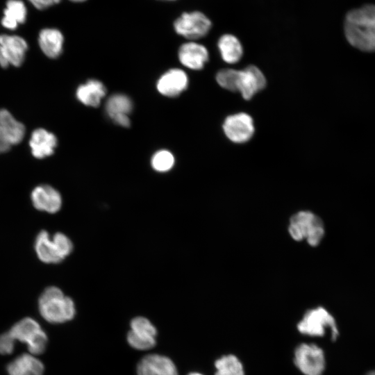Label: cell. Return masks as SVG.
Returning <instances> with one entry per match:
<instances>
[{
    "label": "cell",
    "instance_id": "obj_1",
    "mask_svg": "<svg viewBox=\"0 0 375 375\" xmlns=\"http://www.w3.org/2000/svg\"><path fill=\"white\" fill-rule=\"evenodd\" d=\"M344 34L353 47L363 51H375V6L366 5L348 12Z\"/></svg>",
    "mask_w": 375,
    "mask_h": 375
},
{
    "label": "cell",
    "instance_id": "obj_2",
    "mask_svg": "<svg viewBox=\"0 0 375 375\" xmlns=\"http://www.w3.org/2000/svg\"><path fill=\"white\" fill-rule=\"evenodd\" d=\"M38 306L42 317L52 324L69 321L76 313L73 300L65 296L56 286L48 287L44 290L39 298Z\"/></svg>",
    "mask_w": 375,
    "mask_h": 375
},
{
    "label": "cell",
    "instance_id": "obj_3",
    "mask_svg": "<svg viewBox=\"0 0 375 375\" xmlns=\"http://www.w3.org/2000/svg\"><path fill=\"white\" fill-rule=\"evenodd\" d=\"M288 233L295 241L306 240L310 247H317L324 236L325 229L322 220L317 215L309 210H301L291 216Z\"/></svg>",
    "mask_w": 375,
    "mask_h": 375
},
{
    "label": "cell",
    "instance_id": "obj_4",
    "mask_svg": "<svg viewBox=\"0 0 375 375\" xmlns=\"http://www.w3.org/2000/svg\"><path fill=\"white\" fill-rule=\"evenodd\" d=\"M5 333L14 345L16 340L26 344L29 353L34 356L42 353L47 347V336L38 322L32 318L19 320Z\"/></svg>",
    "mask_w": 375,
    "mask_h": 375
},
{
    "label": "cell",
    "instance_id": "obj_5",
    "mask_svg": "<svg viewBox=\"0 0 375 375\" xmlns=\"http://www.w3.org/2000/svg\"><path fill=\"white\" fill-rule=\"evenodd\" d=\"M297 327L301 334L313 337H322L328 329L331 331L333 341L335 340L339 335L333 316L323 307L307 310Z\"/></svg>",
    "mask_w": 375,
    "mask_h": 375
},
{
    "label": "cell",
    "instance_id": "obj_6",
    "mask_svg": "<svg viewBox=\"0 0 375 375\" xmlns=\"http://www.w3.org/2000/svg\"><path fill=\"white\" fill-rule=\"evenodd\" d=\"M176 35L194 41L205 37L212 28L210 19L199 10L184 11L172 23Z\"/></svg>",
    "mask_w": 375,
    "mask_h": 375
},
{
    "label": "cell",
    "instance_id": "obj_7",
    "mask_svg": "<svg viewBox=\"0 0 375 375\" xmlns=\"http://www.w3.org/2000/svg\"><path fill=\"white\" fill-rule=\"evenodd\" d=\"M294 362L304 375H322L326 366L324 353L315 344L301 343L294 350Z\"/></svg>",
    "mask_w": 375,
    "mask_h": 375
},
{
    "label": "cell",
    "instance_id": "obj_8",
    "mask_svg": "<svg viewBox=\"0 0 375 375\" xmlns=\"http://www.w3.org/2000/svg\"><path fill=\"white\" fill-rule=\"evenodd\" d=\"M28 46L22 36L11 34L0 35V66L19 67L24 62Z\"/></svg>",
    "mask_w": 375,
    "mask_h": 375
},
{
    "label": "cell",
    "instance_id": "obj_9",
    "mask_svg": "<svg viewBox=\"0 0 375 375\" xmlns=\"http://www.w3.org/2000/svg\"><path fill=\"white\" fill-rule=\"evenodd\" d=\"M222 128L226 138L237 144L248 142L255 132L253 120L246 112H238L227 116Z\"/></svg>",
    "mask_w": 375,
    "mask_h": 375
},
{
    "label": "cell",
    "instance_id": "obj_10",
    "mask_svg": "<svg viewBox=\"0 0 375 375\" xmlns=\"http://www.w3.org/2000/svg\"><path fill=\"white\" fill-rule=\"evenodd\" d=\"M127 334V342L133 349L148 350L156 344L157 330L151 322L144 317L133 318Z\"/></svg>",
    "mask_w": 375,
    "mask_h": 375
},
{
    "label": "cell",
    "instance_id": "obj_11",
    "mask_svg": "<svg viewBox=\"0 0 375 375\" xmlns=\"http://www.w3.org/2000/svg\"><path fill=\"white\" fill-rule=\"evenodd\" d=\"M266 78L262 71L254 65L238 70L236 89L243 99H251L266 86Z\"/></svg>",
    "mask_w": 375,
    "mask_h": 375
},
{
    "label": "cell",
    "instance_id": "obj_12",
    "mask_svg": "<svg viewBox=\"0 0 375 375\" xmlns=\"http://www.w3.org/2000/svg\"><path fill=\"white\" fill-rule=\"evenodd\" d=\"M189 78L181 69L172 68L162 74L158 79L156 89L162 96L176 97L188 87Z\"/></svg>",
    "mask_w": 375,
    "mask_h": 375
},
{
    "label": "cell",
    "instance_id": "obj_13",
    "mask_svg": "<svg viewBox=\"0 0 375 375\" xmlns=\"http://www.w3.org/2000/svg\"><path fill=\"white\" fill-rule=\"evenodd\" d=\"M133 108V103L131 99L121 93L111 95L105 104L108 117L117 125L126 128L131 125L129 115Z\"/></svg>",
    "mask_w": 375,
    "mask_h": 375
},
{
    "label": "cell",
    "instance_id": "obj_14",
    "mask_svg": "<svg viewBox=\"0 0 375 375\" xmlns=\"http://www.w3.org/2000/svg\"><path fill=\"white\" fill-rule=\"evenodd\" d=\"M178 58L180 62L186 68L200 70L208 61L209 52L204 45L195 41H188L179 47Z\"/></svg>",
    "mask_w": 375,
    "mask_h": 375
},
{
    "label": "cell",
    "instance_id": "obj_15",
    "mask_svg": "<svg viewBox=\"0 0 375 375\" xmlns=\"http://www.w3.org/2000/svg\"><path fill=\"white\" fill-rule=\"evenodd\" d=\"M137 375H178L176 365L168 357L160 354H149L137 365Z\"/></svg>",
    "mask_w": 375,
    "mask_h": 375
},
{
    "label": "cell",
    "instance_id": "obj_16",
    "mask_svg": "<svg viewBox=\"0 0 375 375\" xmlns=\"http://www.w3.org/2000/svg\"><path fill=\"white\" fill-rule=\"evenodd\" d=\"M31 199L35 208L48 213H56L62 206L61 194L49 185L36 186L31 192Z\"/></svg>",
    "mask_w": 375,
    "mask_h": 375
},
{
    "label": "cell",
    "instance_id": "obj_17",
    "mask_svg": "<svg viewBox=\"0 0 375 375\" xmlns=\"http://www.w3.org/2000/svg\"><path fill=\"white\" fill-rule=\"evenodd\" d=\"M31 154L38 159L51 156L58 144L56 136L43 128L33 130L29 139Z\"/></svg>",
    "mask_w": 375,
    "mask_h": 375
},
{
    "label": "cell",
    "instance_id": "obj_18",
    "mask_svg": "<svg viewBox=\"0 0 375 375\" xmlns=\"http://www.w3.org/2000/svg\"><path fill=\"white\" fill-rule=\"evenodd\" d=\"M26 133L24 125L8 110L0 109V135L10 147L20 143Z\"/></svg>",
    "mask_w": 375,
    "mask_h": 375
},
{
    "label": "cell",
    "instance_id": "obj_19",
    "mask_svg": "<svg viewBox=\"0 0 375 375\" xmlns=\"http://www.w3.org/2000/svg\"><path fill=\"white\" fill-rule=\"evenodd\" d=\"M38 42L42 53L49 58L56 59L62 53L64 35L56 28H42L38 34Z\"/></svg>",
    "mask_w": 375,
    "mask_h": 375
},
{
    "label": "cell",
    "instance_id": "obj_20",
    "mask_svg": "<svg viewBox=\"0 0 375 375\" xmlns=\"http://www.w3.org/2000/svg\"><path fill=\"white\" fill-rule=\"evenodd\" d=\"M106 94L103 83L97 79H90L80 85L76 90V97L86 106L97 107Z\"/></svg>",
    "mask_w": 375,
    "mask_h": 375
},
{
    "label": "cell",
    "instance_id": "obj_21",
    "mask_svg": "<svg viewBox=\"0 0 375 375\" xmlns=\"http://www.w3.org/2000/svg\"><path fill=\"white\" fill-rule=\"evenodd\" d=\"M8 375H43V363L31 353H23L7 365Z\"/></svg>",
    "mask_w": 375,
    "mask_h": 375
},
{
    "label": "cell",
    "instance_id": "obj_22",
    "mask_svg": "<svg viewBox=\"0 0 375 375\" xmlns=\"http://www.w3.org/2000/svg\"><path fill=\"white\" fill-rule=\"evenodd\" d=\"M27 15V7L22 0H8L3 11L1 24L8 30H16L19 25L25 23Z\"/></svg>",
    "mask_w": 375,
    "mask_h": 375
},
{
    "label": "cell",
    "instance_id": "obj_23",
    "mask_svg": "<svg viewBox=\"0 0 375 375\" xmlns=\"http://www.w3.org/2000/svg\"><path fill=\"white\" fill-rule=\"evenodd\" d=\"M217 47L222 60L228 64L239 62L243 55V47L239 39L232 34L222 35L218 40Z\"/></svg>",
    "mask_w": 375,
    "mask_h": 375
},
{
    "label": "cell",
    "instance_id": "obj_24",
    "mask_svg": "<svg viewBox=\"0 0 375 375\" xmlns=\"http://www.w3.org/2000/svg\"><path fill=\"white\" fill-rule=\"evenodd\" d=\"M35 250L38 258L44 263H58L62 260L51 237L47 231H40L36 237Z\"/></svg>",
    "mask_w": 375,
    "mask_h": 375
},
{
    "label": "cell",
    "instance_id": "obj_25",
    "mask_svg": "<svg viewBox=\"0 0 375 375\" xmlns=\"http://www.w3.org/2000/svg\"><path fill=\"white\" fill-rule=\"evenodd\" d=\"M215 375H244V367L238 357L228 354L218 358L215 362Z\"/></svg>",
    "mask_w": 375,
    "mask_h": 375
},
{
    "label": "cell",
    "instance_id": "obj_26",
    "mask_svg": "<svg viewBox=\"0 0 375 375\" xmlns=\"http://www.w3.org/2000/svg\"><path fill=\"white\" fill-rule=\"evenodd\" d=\"M175 163L173 153L167 149H160L153 153L151 159L152 168L158 172H166L172 169Z\"/></svg>",
    "mask_w": 375,
    "mask_h": 375
},
{
    "label": "cell",
    "instance_id": "obj_27",
    "mask_svg": "<svg viewBox=\"0 0 375 375\" xmlns=\"http://www.w3.org/2000/svg\"><path fill=\"white\" fill-rule=\"evenodd\" d=\"M238 70L226 68L219 70L216 74V81L222 88L237 92L236 83Z\"/></svg>",
    "mask_w": 375,
    "mask_h": 375
},
{
    "label": "cell",
    "instance_id": "obj_28",
    "mask_svg": "<svg viewBox=\"0 0 375 375\" xmlns=\"http://www.w3.org/2000/svg\"><path fill=\"white\" fill-rule=\"evenodd\" d=\"M51 238L59 256L62 260L72 253L73 244L67 235L62 233H56Z\"/></svg>",
    "mask_w": 375,
    "mask_h": 375
},
{
    "label": "cell",
    "instance_id": "obj_29",
    "mask_svg": "<svg viewBox=\"0 0 375 375\" xmlns=\"http://www.w3.org/2000/svg\"><path fill=\"white\" fill-rule=\"evenodd\" d=\"M36 9L42 10L58 4L61 0H27Z\"/></svg>",
    "mask_w": 375,
    "mask_h": 375
},
{
    "label": "cell",
    "instance_id": "obj_30",
    "mask_svg": "<svg viewBox=\"0 0 375 375\" xmlns=\"http://www.w3.org/2000/svg\"><path fill=\"white\" fill-rule=\"evenodd\" d=\"M10 147H11L3 140L0 135V153L8 151Z\"/></svg>",
    "mask_w": 375,
    "mask_h": 375
},
{
    "label": "cell",
    "instance_id": "obj_31",
    "mask_svg": "<svg viewBox=\"0 0 375 375\" xmlns=\"http://www.w3.org/2000/svg\"><path fill=\"white\" fill-rule=\"evenodd\" d=\"M68 1L72 3H83L88 1V0H68Z\"/></svg>",
    "mask_w": 375,
    "mask_h": 375
},
{
    "label": "cell",
    "instance_id": "obj_32",
    "mask_svg": "<svg viewBox=\"0 0 375 375\" xmlns=\"http://www.w3.org/2000/svg\"><path fill=\"white\" fill-rule=\"evenodd\" d=\"M156 1H162V2H174V1H176L177 0H156Z\"/></svg>",
    "mask_w": 375,
    "mask_h": 375
},
{
    "label": "cell",
    "instance_id": "obj_33",
    "mask_svg": "<svg viewBox=\"0 0 375 375\" xmlns=\"http://www.w3.org/2000/svg\"><path fill=\"white\" fill-rule=\"evenodd\" d=\"M188 375H203V374H201L200 373H198V372H192V373H190Z\"/></svg>",
    "mask_w": 375,
    "mask_h": 375
},
{
    "label": "cell",
    "instance_id": "obj_34",
    "mask_svg": "<svg viewBox=\"0 0 375 375\" xmlns=\"http://www.w3.org/2000/svg\"><path fill=\"white\" fill-rule=\"evenodd\" d=\"M367 375H375V370L369 372Z\"/></svg>",
    "mask_w": 375,
    "mask_h": 375
}]
</instances>
